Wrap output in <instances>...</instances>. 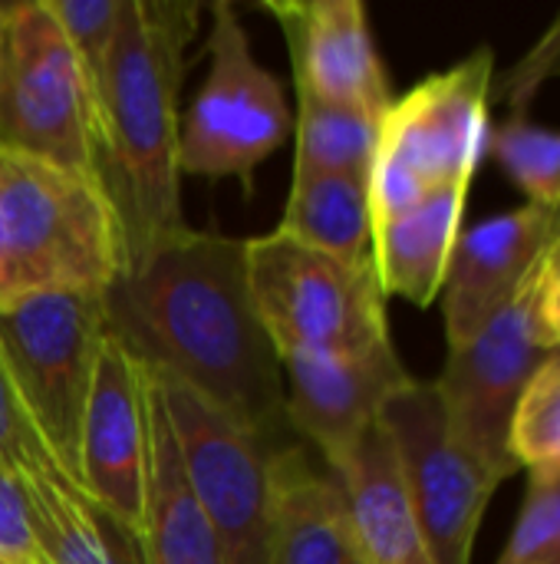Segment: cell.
I'll return each mask as SVG.
<instances>
[{
	"label": "cell",
	"instance_id": "obj_1",
	"mask_svg": "<svg viewBox=\"0 0 560 564\" xmlns=\"http://www.w3.org/2000/svg\"><path fill=\"white\" fill-rule=\"evenodd\" d=\"M106 330L238 426L294 443L284 373L248 291L244 238L182 231L106 291Z\"/></svg>",
	"mask_w": 560,
	"mask_h": 564
},
{
	"label": "cell",
	"instance_id": "obj_2",
	"mask_svg": "<svg viewBox=\"0 0 560 564\" xmlns=\"http://www.w3.org/2000/svg\"><path fill=\"white\" fill-rule=\"evenodd\" d=\"M198 17L191 0H129L96 93V178L119 215L125 268L188 231L178 96Z\"/></svg>",
	"mask_w": 560,
	"mask_h": 564
},
{
	"label": "cell",
	"instance_id": "obj_3",
	"mask_svg": "<svg viewBox=\"0 0 560 564\" xmlns=\"http://www.w3.org/2000/svg\"><path fill=\"white\" fill-rule=\"evenodd\" d=\"M125 268L119 215L92 175L0 149V304L106 294Z\"/></svg>",
	"mask_w": 560,
	"mask_h": 564
},
{
	"label": "cell",
	"instance_id": "obj_4",
	"mask_svg": "<svg viewBox=\"0 0 560 564\" xmlns=\"http://www.w3.org/2000/svg\"><path fill=\"white\" fill-rule=\"evenodd\" d=\"M492 79L495 53L479 46L389 102L370 169L373 225L416 208L442 188L472 185L488 152Z\"/></svg>",
	"mask_w": 560,
	"mask_h": 564
},
{
	"label": "cell",
	"instance_id": "obj_5",
	"mask_svg": "<svg viewBox=\"0 0 560 564\" xmlns=\"http://www.w3.org/2000/svg\"><path fill=\"white\" fill-rule=\"evenodd\" d=\"M254 314L277 350L366 354L389 344L386 294L373 261L353 264L281 231L244 238Z\"/></svg>",
	"mask_w": 560,
	"mask_h": 564
},
{
	"label": "cell",
	"instance_id": "obj_6",
	"mask_svg": "<svg viewBox=\"0 0 560 564\" xmlns=\"http://www.w3.org/2000/svg\"><path fill=\"white\" fill-rule=\"evenodd\" d=\"M102 340L106 294L53 291L0 304L3 367L36 436L73 482Z\"/></svg>",
	"mask_w": 560,
	"mask_h": 564
},
{
	"label": "cell",
	"instance_id": "obj_7",
	"mask_svg": "<svg viewBox=\"0 0 560 564\" xmlns=\"http://www.w3.org/2000/svg\"><path fill=\"white\" fill-rule=\"evenodd\" d=\"M185 486L221 542L228 564H274V466L287 443H271L205 403L185 383L152 373Z\"/></svg>",
	"mask_w": 560,
	"mask_h": 564
},
{
	"label": "cell",
	"instance_id": "obj_8",
	"mask_svg": "<svg viewBox=\"0 0 560 564\" xmlns=\"http://www.w3.org/2000/svg\"><path fill=\"white\" fill-rule=\"evenodd\" d=\"M0 149L96 178V93L46 0H20L7 13Z\"/></svg>",
	"mask_w": 560,
	"mask_h": 564
},
{
	"label": "cell",
	"instance_id": "obj_9",
	"mask_svg": "<svg viewBox=\"0 0 560 564\" xmlns=\"http://www.w3.org/2000/svg\"><path fill=\"white\" fill-rule=\"evenodd\" d=\"M290 129L284 83L251 53L238 7L218 0L208 26V76L182 119V175L241 178L251 192L254 172L287 142Z\"/></svg>",
	"mask_w": 560,
	"mask_h": 564
},
{
	"label": "cell",
	"instance_id": "obj_10",
	"mask_svg": "<svg viewBox=\"0 0 560 564\" xmlns=\"http://www.w3.org/2000/svg\"><path fill=\"white\" fill-rule=\"evenodd\" d=\"M538 274L541 264L475 337L449 347V360L439 380H432L452 436L495 482L518 473L508 449L512 420L518 400L548 357L538 330Z\"/></svg>",
	"mask_w": 560,
	"mask_h": 564
},
{
	"label": "cell",
	"instance_id": "obj_11",
	"mask_svg": "<svg viewBox=\"0 0 560 564\" xmlns=\"http://www.w3.org/2000/svg\"><path fill=\"white\" fill-rule=\"evenodd\" d=\"M406 499L439 564H472L498 482L452 436L436 383L409 380L380 413Z\"/></svg>",
	"mask_w": 560,
	"mask_h": 564
},
{
	"label": "cell",
	"instance_id": "obj_12",
	"mask_svg": "<svg viewBox=\"0 0 560 564\" xmlns=\"http://www.w3.org/2000/svg\"><path fill=\"white\" fill-rule=\"evenodd\" d=\"M149 479V373L106 330L83 430L76 486L129 529H142Z\"/></svg>",
	"mask_w": 560,
	"mask_h": 564
},
{
	"label": "cell",
	"instance_id": "obj_13",
	"mask_svg": "<svg viewBox=\"0 0 560 564\" xmlns=\"http://www.w3.org/2000/svg\"><path fill=\"white\" fill-rule=\"evenodd\" d=\"M281 373L287 423L323 466H337L413 380L393 340L366 354H287Z\"/></svg>",
	"mask_w": 560,
	"mask_h": 564
},
{
	"label": "cell",
	"instance_id": "obj_14",
	"mask_svg": "<svg viewBox=\"0 0 560 564\" xmlns=\"http://www.w3.org/2000/svg\"><path fill=\"white\" fill-rule=\"evenodd\" d=\"M261 10L281 23L297 96L373 116L389 109V76L360 0H264Z\"/></svg>",
	"mask_w": 560,
	"mask_h": 564
},
{
	"label": "cell",
	"instance_id": "obj_15",
	"mask_svg": "<svg viewBox=\"0 0 560 564\" xmlns=\"http://www.w3.org/2000/svg\"><path fill=\"white\" fill-rule=\"evenodd\" d=\"M558 212L525 205L465 228L442 284L449 347L475 337L535 274L554 241Z\"/></svg>",
	"mask_w": 560,
	"mask_h": 564
},
{
	"label": "cell",
	"instance_id": "obj_16",
	"mask_svg": "<svg viewBox=\"0 0 560 564\" xmlns=\"http://www.w3.org/2000/svg\"><path fill=\"white\" fill-rule=\"evenodd\" d=\"M347 502L353 542L363 564H439L419 519L406 499L399 466L383 426H370L360 443L337 463L327 466Z\"/></svg>",
	"mask_w": 560,
	"mask_h": 564
},
{
	"label": "cell",
	"instance_id": "obj_17",
	"mask_svg": "<svg viewBox=\"0 0 560 564\" xmlns=\"http://www.w3.org/2000/svg\"><path fill=\"white\" fill-rule=\"evenodd\" d=\"M274 564H363L337 476L300 443L274 466Z\"/></svg>",
	"mask_w": 560,
	"mask_h": 564
},
{
	"label": "cell",
	"instance_id": "obj_18",
	"mask_svg": "<svg viewBox=\"0 0 560 564\" xmlns=\"http://www.w3.org/2000/svg\"><path fill=\"white\" fill-rule=\"evenodd\" d=\"M469 185L442 188L416 208L373 225V268L386 297L429 307L446 284L462 235Z\"/></svg>",
	"mask_w": 560,
	"mask_h": 564
},
{
	"label": "cell",
	"instance_id": "obj_19",
	"mask_svg": "<svg viewBox=\"0 0 560 564\" xmlns=\"http://www.w3.org/2000/svg\"><path fill=\"white\" fill-rule=\"evenodd\" d=\"M20 476L33 506L43 564H145L142 535L96 506L56 459H43Z\"/></svg>",
	"mask_w": 560,
	"mask_h": 564
},
{
	"label": "cell",
	"instance_id": "obj_20",
	"mask_svg": "<svg viewBox=\"0 0 560 564\" xmlns=\"http://www.w3.org/2000/svg\"><path fill=\"white\" fill-rule=\"evenodd\" d=\"M149 373V370H145ZM145 564H228L221 542L198 512L178 456L172 430L149 377V479H145V519H142Z\"/></svg>",
	"mask_w": 560,
	"mask_h": 564
},
{
	"label": "cell",
	"instance_id": "obj_21",
	"mask_svg": "<svg viewBox=\"0 0 560 564\" xmlns=\"http://www.w3.org/2000/svg\"><path fill=\"white\" fill-rule=\"evenodd\" d=\"M323 254L370 264L373 261V212L370 182L337 172H290V192L274 228Z\"/></svg>",
	"mask_w": 560,
	"mask_h": 564
},
{
	"label": "cell",
	"instance_id": "obj_22",
	"mask_svg": "<svg viewBox=\"0 0 560 564\" xmlns=\"http://www.w3.org/2000/svg\"><path fill=\"white\" fill-rule=\"evenodd\" d=\"M383 116L297 96L294 172H337L370 182Z\"/></svg>",
	"mask_w": 560,
	"mask_h": 564
},
{
	"label": "cell",
	"instance_id": "obj_23",
	"mask_svg": "<svg viewBox=\"0 0 560 564\" xmlns=\"http://www.w3.org/2000/svg\"><path fill=\"white\" fill-rule=\"evenodd\" d=\"M528 195V205L560 212V129L508 116L488 132V152Z\"/></svg>",
	"mask_w": 560,
	"mask_h": 564
},
{
	"label": "cell",
	"instance_id": "obj_24",
	"mask_svg": "<svg viewBox=\"0 0 560 564\" xmlns=\"http://www.w3.org/2000/svg\"><path fill=\"white\" fill-rule=\"evenodd\" d=\"M508 449L518 469L560 476V370L541 367L518 400Z\"/></svg>",
	"mask_w": 560,
	"mask_h": 564
},
{
	"label": "cell",
	"instance_id": "obj_25",
	"mask_svg": "<svg viewBox=\"0 0 560 564\" xmlns=\"http://www.w3.org/2000/svg\"><path fill=\"white\" fill-rule=\"evenodd\" d=\"M73 53L79 56L92 93H99L112 46L119 40L129 0H46Z\"/></svg>",
	"mask_w": 560,
	"mask_h": 564
},
{
	"label": "cell",
	"instance_id": "obj_26",
	"mask_svg": "<svg viewBox=\"0 0 560 564\" xmlns=\"http://www.w3.org/2000/svg\"><path fill=\"white\" fill-rule=\"evenodd\" d=\"M498 564H560V476L531 473L525 506Z\"/></svg>",
	"mask_w": 560,
	"mask_h": 564
},
{
	"label": "cell",
	"instance_id": "obj_27",
	"mask_svg": "<svg viewBox=\"0 0 560 564\" xmlns=\"http://www.w3.org/2000/svg\"><path fill=\"white\" fill-rule=\"evenodd\" d=\"M551 79H560V13L515 66L492 79V102H505L512 116H528L535 96Z\"/></svg>",
	"mask_w": 560,
	"mask_h": 564
},
{
	"label": "cell",
	"instance_id": "obj_28",
	"mask_svg": "<svg viewBox=\"0 0 560 564\" xmlns=\"http://www.w3.org/2000/svg\"><path fill=\"white\" fill-rule=\"evenodd\" d=\"M0 564H43L26 482L10 469H0Z\"/></svg>",
	"mask_w": 560,
	"mask_h": 564
},
{
	"label": "cell",
	"instance_id": "obj_29",
	"mask_svg": "<svg viewBox=\"0 0 560 564\" xmlns=\"http://www.w3.org/2000/svg\"><path fill=\"white\" fill-rule=\"evenodd\" d=\"M43 459H53V456L43 446V440L36 436L30 416L23 413L13 380L0 357V469L26 473L30 466L43 463Z\"/></svg>",
	"mask_w": 560,
	"mask_h": 564
},
{
	"label": "cell",
	"instance_id": "obj_30",
	"mask_svg": "<svg viewBox=\"0 0 560 564\" xmlns=\"http://www.w3.org/2000/svg\"><path fill=\"white\" fill-rule=\"evenodd\" d=\"M538 330L548 350L560 347V235L548 245L538 274Z\"/></svg>",
	"mask_w": 560,
	"mask_h": 564
},
{
	"label": "cell",
	"instance_id": "obj_31",
	"mask_svg": "<svg viewBox=\"0 0 560 564\" xmlns=\"http://www.w3.org/2000/svg\"><path fill=\"white\" fill-rule=\"evenodd\" d=\"M7 13H10V3H0V66H3V40H7Z\"/></svg>",
	"mask_w": 560,
	"mask_h": 564
},
{
	"label": "cell",
	"instance_id": "obj_32",
	"mask_svg": "<svg viewBox=\"0 0 560 564\" xmlns=\"http://www.w3.org/2000/svg\"><path fill=\"white\" fill-rule=\"evenodd\" d=\"M541 367H548V370H560V347L548 350V357H545V364H541Z\"/></svg>",
	"mask_w": 560,
	"mask_h": 564
},
{
	"label": "cell",
	"instance_id": "obj_33",
	"mask_svg": "<svg viewBox=\"0 0 560 564\" xmlns=\"http://www.w3.org/2000/svg\"><path fill=\"white\" fill-rule=\"evenodd\" d=\"M560 235V212H558V228H554V238H558Z\"/></svg>",
	"mask_w": 560,
	"mask_h": 564
}]
</instances>
